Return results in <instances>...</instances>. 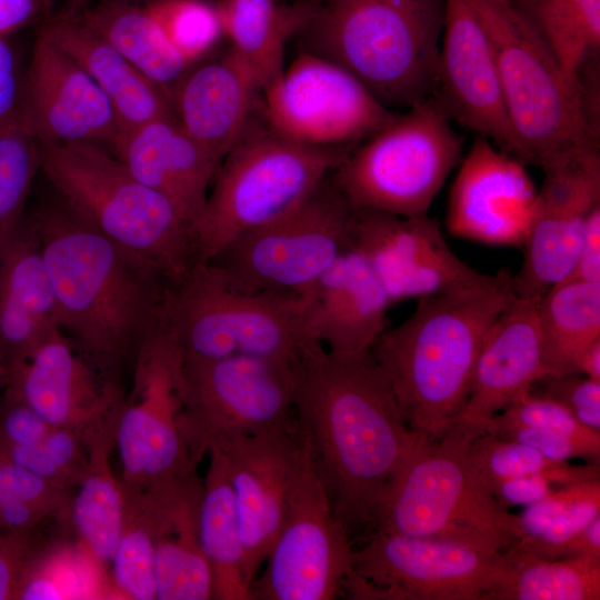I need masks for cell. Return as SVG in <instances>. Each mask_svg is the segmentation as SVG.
<instances>
[{"instance_id": "22", "label": "cell", "mask_w": 600, "mask_h": 600, "mask_svg": "<svg viewBox=\"0 0 600 600\" xmlns=\"http://www.w3.org/2000/svg\"><path fill=\"white\" fill-rule=\"evenodd\" d=\"M299 443L298 427L293 431L234 436L213 446L227 461L240 527L243 573L250 586L280 530Z\"/></svg>"}, {"instance_id": "8", "label": "cell", "mask_w": 600, "mask_h": 600, "mask_svg": "<svg viewBox=\"0 0 600 600\" xmlns=\"http://www.w3.org/2000/svg\"><path fill=\"white\" fill-rule=\"evenodd\" d=\"M356 146L312 147L273 132L259 112L220 163L193 224L198 261L301 204Z\"/></svg>"}, {"instance_id": "30", "label": "cell", "mask_w": 600, "mask_h": 600, "mask_svg": "<svg viewBox=\"0 0 600 600\" xmlns=\"http://www.w3.org/2000/svg\"><path fill=\"white\" fill-rule=\"evenodd\" d=\"M38 236L28 218L0 259V369L22 360L58 328Z\"/></svg>"}, {"instance_id": "9", "label": "cell", "mask_w": 600, "mask_h": 600, "mask_svg": "<svg viewBox=\"0 0 600 600\" xmlns=\"http://www.w3.org/2000/svg\"><path fill=\"white\" fill-rule=\"evenodd\" d=\"M309 296L236 290L209 261L169 287L161 322L184 357L262 356L292 360L312 340Z\"/></svg>"}, {"instance_id": "41", "label": "cell", "mask_w": 600, "mask_h": 600, "mask_svg": "<svg viewBox=\"0 0 600 600\" xmlns=\"http://www.w3.org/2000/svg\"><path fill=\"white\" fill-rule=\"evenodd\" d=\"M110 566L112 599H156L154 551L150 523L141 503L127 494L122 530Z\"/></svg>"}, {"instance_id": "52", "label": "cell", "mask_w": 600, "mask_h": 600, "mask_svg": "<svg viewBox=\"0 0 600 600\" xmlns=\"http://www.w3.org/2000/svg\"><path fill=\"white\" fill-rule=\"evenodd\" d=\"M23 82L12 48L0 38V128L23 122Z\"/></svg>"}, {"instance_id": "18", "label": "cell", "mask_w": 600, "mask_h": 600, "mask_svg": "<svg viewBox=\"0 0 600 600\" xmlns=\"http://www.w3.org/2000/svg\"><path fill=\"white\" fill-rule=\"evenodd\" d=\"M431 99L450 121L477 132L524 163L506 108L491 42L469 0H444Z\"/></svg>"}, {"instance_id": "31", "label": "cell", "mask_w": 600, "mask_h": 600, "mask_svg": "<svg viewBox=\"0 0 600 600\" xmlns=\"http://www.w3.org/2000/svg\"><path fill=\"white\" fill-rule=\"evenodd\" d=\"M118 412L84 431L88 462L67 508L78 542L103 567L111 561L123 524V487L110 462Z\"/></svg>"}, {"instance_id": "54", "label": "cell", "mask_w": 600, "mask_h": 600, "mask_svg": "<svg viewBox=\"0 0 600 600\" xmlns=\"http://www.w3.org/2000/svg\"><path fill=\"white\" fill-rule=\"evenodd\" d=\"M568 280L600 282V204L588 216L578 259Z\"/></svg>"}, {"instance_id": "14", "label": "cell", "mask_w": 600, "mask_h": 600, "mask_svg": "<svg viewBox=\"0 0 600 600\" xmlns=\"http://www.w3.org/2000/svg\"><path fill=\"white\" fill-rule=\"evenodd\" d=\"M352 554L300 431L282 523L263 573L251 582V600L336 599L353 570Z\"/></svg>"}, {"instance_id": "35", "label": "cell", "mask_w": 600, "mask_h": 600, "mask_svg": "<svg viewBox=\"0 0 600 600\" xmlns=\"http://www.w3.org/2000/svg\"><path fill=\"white\" fill-rule=\"evenodd\" d=\"M537 319L548 376L579 374L582 353L600 339V282L556 286L538 301Z\"/></svg>"}, {"instance_id": "2", "label": "cell", "mask_w": 600, "mask_h": 600, "mask_svg": "<svg viewBox=\"0 0 600 600\" xmlns=\"http://www.w3.org/2000/svg\"><path fill=\"white\" fill-rule=\"evenodd\" d=\"M28 218L39 239L59 328L93 364L111 368L157 323L172 283L64 202Z\"/></svg>"}, {"instance_id": "51", "label": "cell", "mask_w": 600, "mask_h": 600, "mask_svg": "<svg viewBox=\"0 0 600 600\" xmlns=\"http://www.w3.org/2000/svg\"><path fill=\"white\" fill-rule=\"evenodd\" d=\"M38 546L34 531L0 530V600H14L22 572Z\"/></svg>"}, {"instance_id": "7", "label": "cell", "mask_w": 600, "mask_h": 600, "mask_svg": "<svg viewBox=\"0 0 600 600\" xmlns=\"http://www.w3.org/2000/svg\"><path fill=\"white\" fill-rule=\"evenodd\" d=\"M482 432L457 421L440 438L426 439L377 511L374 531L447 539L488 552L517 543L516 514L498 504L469 461L470 444Z\"/></svg>"}, {"instance_id": "32", "label": "cell", "mask_w": 600, "mask_h": 600, "mask_svg": "<svg viewBox=\"0 0 600 600\" xmlns=\"http://www.w3.org/2000/svg\"><path fill=\"white\" fill-rule=\"evenodd\" d=\"M229 48L251 69L261 90L284 69L287 41L302 28L311 4L282 0H212Z\"/></svg>"}, {"instance_id": "36", "label": "cell", "mask_w": 600, "mask_h": 600, "mask_svg": "<svg viewBox=\"0 0 600 600\" xmlns=\"http://www.w3.org/2000/svg\"><path fill=\"white\" fill-rule=\"evenodd\" d=\"M600 559L540 558L518 544L501 552L484 600H599Z\"/></svg>"}, {"instance_id": "21", "label": "cell", "mask_w": 600, "mask_h": 600, "mask_svg": "<svg viewBox=\"0 0 600 600\" xmlns=\"http://www.w3.org/2000/svg\"><path fill=\"white\" fill-rule=\"evenodd\" d=\"M96 368L58 327L3 372L4 387L51 427L84 432L116 412L122 401L111 379Z\"/></svg>"}, {"instance_id": "5", "label": "cell", "mask_w": 600, "mask_h": 600, "mask_svg": "<svg viewBox=\"0 0 600 600\" xmlns=\"http://www.w3.org/2000/svg\"><path fill=\"white\" fill-rule=\"evenodd\" d=\"M37 143L40 170L62 201L108 238L154 266L172 284L198 262L190 220L107 148Z\"/></svg>"}, {"instance_id": "45", "label": "cell", "mask_w": 600, "mask_h": 600, "mask_svg": "<svg viewBox=\"0 0 600 600\" xmlns=\"http://www.w3.org/2000/svg\"><path fill=\"white\" fill-rule=\"evenodd\" d=\"M599 514L600 480L571 503L542 533L516 544L540 558L559 559L566 543Z\"/></svg>"}, {"instance_id": "13", "label": "cell", "mask_w": 600, "mask_h": 600, "mask_svg": "<svg viewBox=\"0 0 600 600\" xmlns=\"http://www.w3.org/2000/svg\"><path fill=\"white\" fill-rule=\"evenodd\" d=\"M290 361L182 354V428L198 463L211 447L234 436L298 429Z\"/></svg>"}, {"instance_id": "57", "label": "cell", "mask_w": 600, "mask_h": 600, "mask_svg": "<svg viewBox=\"0 0 600 600\" xmlns=\"http://www.w3.org/2000/svg\"><path fill=\"white\" fill-rule=\"evenodd\" d=\"M579 374L600 381V339L592 342L579 361Z\"/></svg>"}, {"instance_id": "17", "label": "cell", "mask_w": 600, "mask_h": 600, "mask_svg": "<svg viewBox=\"0 0 600 600\" xmlns=\"http://www.w3.org/2000/svg\"><path fill=\"white\" fill-rule=\"evenodd\" d=\"M500 557L452 540L374 531L353 550L352 568L390 599L484 600Z\"/></svg>"}, {"instance_id": "23", "label": "cell", "mask_w": 600, "mask_h": 600, "mask_svg": "<svg viewBox=\"0 0 600 600\" xmlns=\"http://www.w3.org/2000/svg\"><path fill=\"white\" fill-rule=\"evenodd\" d=\"M261 87L229 47L219 57L193 64L170 93L186 132L220 166L260 102Z\"/></svg>"}, {"instance_id": "24", "label": "cell", "mask_w": 600, "mask_h": 600, "mask_svg": "<svg viewBox=\"0 0 600 600\" xmlns=\"http://www.w3.org/2000/svg\"><path fill=\"white\" fill-rule=\"evenodd\" d=\"M538 301L516 297L491 323L458 421L483 431L489 418L531 392L534 384L548 376L538 329Z\"/></svg>"}, {"instance_id": "28", "label": "cell", "mask_w": 600, "mask_h": 600, "mask_svg": "<svg viewBox=\"0 0 600 600\" xmlns=\"http://www.w3.org/2000/svg\"><path fill=\"white\" fill-rule=\"evenodd\" d=\"M600 204L567 179L543 181L523 248L521 267L512 276L517 298L540 300L571 276L591 210Z\"/></svg>"}, {"instance_id": "16", "label": "cell", "mask_w": 600, "mask_h": 600, "mask_svg": "<svg viewBox=\"0 0 600 600\" xmlns=\"http://www.w3.org/2000/svg\"><path fill=\"white\" fill-rule=\"evenodd\" d=\"M369 263L392 304L481 284V273L449 248L437 220L352 208L349 244Z\"/></svg>"}, {"instance_id": "11", "label": "cell", "mask_w": 600, "mask_h": 600, "mask_svg": "<svg viewBox=\"0 0 600 600\" xmlns=\"http://www.w3.org/2000/svg\"><path fill=\"white\" fill-rule=\"evenodd\" d=\"M352 208L330 173L297 208L241 234L209 262L236 290L308 296L348 249Z\"/></svg>"}, {"instance_id": "37", "label": "cell", "mask_w": 600, "mask_h": 600, "mask_svg": "<svg viewBox=\"0 0 600 600\" xmlns=\"http://www.w3.org/2000/svg\"><path fill=\"white\" fill-rule=\"evenodd\" d=\"M112 599L104 567L79 542L38 548L28 561L14 600Z\"/></svg>"}, {"instance_id": "1", "label": "cell", "mask_w": 600, "mask_h": 600, "mask_svg": "<svg viewBox=\"0 0 600 600\" xmlns=\"http://www.w3.org/2000/svg\"><path fill=\"white\" fill-rule=\"evenodd\" d=\"M290 364L298 427L351 537L372 527L400 470L428 438L409 428L370 350L336 354L310 340Z\"/></svg>"}, {"instance_id": "44", "label": "cell", "mask_w": 600, "mask_h": 600, "mask_svg": "<svg viewBox=\"0 0 600 600\" xmlns=\"http://www.w3.org/2000/svg\"><path fill=\"white\" fill-rule=\"evenodd\" d=\"M497 420L558 432L600 451V432L581 424L560 403L529 392L501 412Z\"/></svg>"}, {"instance_id": "53", "label": "cell", "mask_w": 600, "mask_h": 600, "mask_svg": "<svg viewBox=\"0 0 600 600\" xmlns=\"http://www.w3.org/2000/svg\"><path fill=\"white\" fill-rule=\"evenodd\" d=\"M487 488L498 504L507 511L511 507L536 503L554 490L553 483L544 474L507 478L491 482Z\"/></svg>"}, {"instance_id": "55", "label": "cell", "mask_w": 600, "mask_h": 600, "mask_svg": "<svg viewBox=\"0 0 600 600\" xmlns=\"http://www.w3.org/2000/svg\"><path fill=\"white\" fill-rule=\"evenodd\" d=\"M40 7V0H0V38L31 23Z\"/></svg>"}, {"instance_id": "3", "label": "cell", "mask_w": 600, "mask_h": 600, "mask_svg": "<svg viewBox=\"0 0 600 600\" xmlns=\"http://www.w3.org/2000/svg\"><path fill=\"white\" fill-rule=\"evenodd\" d=\"M514 298L512 274L501 270L481 284L418 299L408 319L378 337L370 351L412 431L433 440L458 421L486 333Z\"/></svg>"}, {"instance_id": "4", "label": "cell", "mask_w": 600, "mask_h": 600, "mask_svg": "<svg viewBox=\"0 0 600 600\" xmlns=\"http://www.w3.org/2000/svg\"><path fill=\"white\" fill-rule=\"evenodd\" d=\"M444 0H319L300 49L351 73L386 108L432 98Z\"/></svg>"}, {"instance_id": "48", "label": "cell", "mask_w": 600, "mask_h": 600, "mask_svg": "<svg viewBox=\"0 0 600 600\" xmlns=\"http://www.w3.org/2000/svg\"><path fill=\"white\" fill-rule=\"evenodd\" d=\"M51 428L16 392L3 388L0 394V450L31 446Z\"/></svg>"}, {"instance_id": "6", "label": "cell", "mask_w": 600, "mask_h": 600, "mask_svg": "<svg viewBox=\"0 0 600 600\" xmlns=\"http://www.w3.org/2000/svg\"><path fill=\"white\" fill-rule=\"evenodd\" d=\"M469 1L491 42L524 163L544 171L597 148L583 89L564 77L532 18L514 0Z\"/></svg>"}, {"instance_id": "39", "label": "cell", "mask_w": 600, "mask_h": 600, "mask_svg": "<svg viewBox=\"0 0 600 600\" xmlns=\"http://www.w3.org/2000/svg\"><path fill=\"white\" fill-rule=\"evenodd\" d=\"M468 457L486 487L502 479L530 474H544L559 487L600 479L599 462L576 466L551 460L526 444L488 432L473 439Z\"/></svg>"}, {"instance_id": "56", "label": "cell", "mask_w": 600, "mask_h": 600, "mask_svg": "<svg viewBox=\"0 0 600 600\" xmlns=\"http://www.w3.org/2000/svg\"><path fill=\"white\" fill-rule=\"evenodd\" d=\"M564 557L600 559V514L566 543L560 554Z\"/></svg>"}, {"instance_id": "43", "label": "cell", "mask_w": 600, "mask_h": 600, "mask_svg": "<svg viewBox=\"0 0 600 600\" xmlns=\"http://www.w3.org/2000/svg\"><path fill=\"white\" fill-rule=\"evenodd\" d=\"M0 456L53 487L73 492L88 462L84 432L52 427L38 442L0 450Z\"/></svg>"}, {"instance_id": "12", "label": "cell", "mask_w": 600, "mask_h": 600, "mask_svg": "<svg viewBox=\"0 0 600 600\" xmlns=\"http://www.w3.org/2000/svg\"><path fill=\"white\" fill-rule=\"evenodd\" d=\"M182 351L159 319L138 343L114 442L126 493L157 491L197 473L182 428Z\"/></svg>"}, {"instance_id": "27", "label": "cell", "mask_w": 600, "mask_h": 600, "mask_svg": "<svg viewBox=\"0 0 600 600\" xmlns=\"http://www.w3.org/2000/svg\"><path fill=\"white\" fill-rule=\"evenodd\" d=\"M110 151L138 180L171 200L193 228L219 163L186 132L176 116L122 131Z\"/></svg>"}, {"instance_id": "60", "label": "cell", "mask_w": 600, "mask_h": 600, "mask_svg": "<svg viewBox=\"0 0 600 600\" xmlns=\"http://www.w3.org/2000/svg\"><path fill=\"white\" fill-rule=\"evenodd\" d=\"M76 8L82 7L86 0H69Z\"/></svg>"}, {"instance_id": "47", "label": "cell", "mask_w": 600, "mask_h": 600, "mask_svg": "<svg viewBox=\"0 0 600 600\" xmlns=\"http://www.w3.org/2000/svg\"><path fill=\"white\" fill-rule=\"evenodd\" d=\"M533 388L539 392H531L560 403L581 424L600 432V381L580 374L546 376Z\"/></svg>"}, {"instance_id": "10", "label": "cell", "mask_w": 600, "mask_h": 600, "mask_svg": "<svg viewBox=\"0 0 600 600\" xmlns=\"http://www.w3.org/2000/svg\"><path fill=\"white\" fill-rule=\"evenodd\" d=\"M462 140L438 104L417 103L357 144L331 172L354 208L403 217L428 214L460 161Z\"/></svg>"}, {"instance_id": "19", "label": "cell", "mask_w": 600, "mask_h": 600, "mask_svg": "<svg viewBox=\"0 0 600 600\" xmlns=\"http://www.w3.org/2000/svg\"><path fill=\"white\" fill-rule=\"evenodd\" d=\"M537 192L523 162L479 137L453 180L447 228L462 239L522 247L532 221Z\"/></svg>"}, {"instance_id": "20", "label": "cell", "mask_w": 600, "mask_h": 600, "mask_svg": "<svg viewBox=\"0 0 600 600\" xmlns=\"http://www.w3.org/2000/svg\"><path fill=\"white\" fill-rule=\"evenodd\" d=\"M23 123L37 141L112 147L118 117L90 76L42 30L23 82Z\"/></svg>"}, {"instance_id": "59", "label": "cell", "mask_w": 600, "mask_h": 600, "mask_svg": "<svg viewBox=\"0 0 600 600\" xmlns=\"http://www.w3.org/2000/svg\"><path fill=\"white\" fill-rule=\"evenodd\" d=\"M122 1H128V2L138 3V4L139 3L147 4V3L156 1V0H122Z\"/></svg>"}, {"instance_id": "49", "label": "cell", "mask_w": 600, "mask_h": 600, "mask_svg": "<svg viewBox=\"0 0 600 600\" xmlns=\"http://www.w3.org/2000/svg\"><path fill=\"white\" fill-rule=\"evenodd\" d=\"M599 480L592 479L559 487L538 502L524 507L520 514H516L517 542L532 539L542 533L571 503L588 492Z\"/></svg>"}, {"instance_id": "50", "label": "cell", "mask_w": 600, "mask_h": 600, "mask_svg": "<svg viewBox=\"0 0 600 600\" xmlns=\"http://www.w3.org/2000/svg\"><path fill=\"white\" fill-rule=\"evenodd\" d=\"M72 492L53 487L0 456V506L10 499L50 501L68 506Z\"/></svg>"}, {"instance_id": "40", "label": "cell", "mask_w": 600, "mask_h": 600, "mask_svg": "<svg viewBox=\"0 0 600 600\" xmlns=\"http://www.w3.org/2000/svg\"><path fill=\"white\" fill-rule=\"evenodd\" d=\"M39 169L38 143L26 124L0 128V259L23 226Z\"/></svg>"}, {"instance_id": "46", "label": "cell", "mask_w": 600, "mask_h": 600, "mask_svg": "<svg viewBox=\"0 0 600 600\" xmlns=\"http://www.w3.org/2000/svg\"><path fill=\"white\" fill-rule=\"evenodd\" d=\"M483 431L526 444L556 461L573 458L599 462L600 451L564 434L517 423L502 422L494 417L483 423Z\"/></svg>"}, {"instance_id": "15", "label": "cell", "mask_w": 600, "mask_h": 600, "mask_svg": "<svg viewBox=\"0 0 600 600\" xmlns=\"http://www.w3.org/2000/svg\"><path fill=\"white\" fill-rule=\"evenodd\" d=\"M259 112L277 134L312 147L357 146L397 113L347 70L301 49L261 90Z\"/></svg>"}, {"instance_id": "38", "label": "cell", "mask_w": 600, "mask_h": 600, "mask_svg": "<svg viewBox=\"0 0 600 600\" xmlns=\"http://www.w3.org/2000/svg\"><path fill=\"white\" fill-rule=\"evenodd\" d=\"M532 7V20L564 77L582 89V66L600 44V0H536Z\"/></svg>"}, {"instance_id": "34", "label": "cell", "mask_w": 600, "mask_h": 600, "mask_svg": "<svg viewBox=\"0 0 600 600\" xmlns=\"http://www.w3.org/2000/svg\"><path fill=\"white\" fill-rule=\"evenodd\" d=\"M80 14L92 30L169 97L192 67L171 46L142 4L100 0L97 6L81 10Z\"/></svg>"}, {"instance_id": "26", "label": "cell", "mask_w": 600, "mask_h": 600, "mask_svg": "<svg viewBox=\"0 0 600 600\" xmlns=\"http://www.w3.org/2000/svg\"><path fill=\"white\" fill-rule=\"evenodd\" d=\"M202 480L192 474L167 488L136 498L152 533L157 600H208L212 572L199 537Z\"/></svg>"}, {"instance_id": "58", "label": "cell", "mask_w": 600, "mask_h": 600, "mask_svg": "<svg viewBox=\"0 0 600 600\" xmlns=\"http://www.w3.org/2000/svg\"><path fill=\"white\" fill-rule=\"evenodd\" d=\"M288 1V3H303V4H313L319 0H283V2Z\"/></svg>"}, {"instance_id": "61", "label": "cell", "mask_w": 600, "mask_h": 600, "mask_svg": "<svg viewBox=\"0 0 600 600\" xmlns=\"http://www.w3.org/2000/svg\"><path fill=\"white\" fill-rule=\"evenodd\" d=\"M3 388H4V378H3V373H2V371L0 369V394H1L2 390H3Z\"/></svg>"}, {"instance_id": "42", "label": "cell", "mask_w": 600, "mask_h": 600, "mask_svg": "<svg viewBox=\"0 0 600 600\" xmlns=\"http://www.w3.org/2000/svg\"><path fill=\"white\" fill-rule=\"evenodd\" d=\"M142 6L191 66L209 57L226 39L212 0H156Z\"/></svg>"}, {"instance_id": "33", "label": "cell", "mask_w": 600, "mask_h": 600, "mask_svg": "<svg viewBox=\"0 0 600 600\" xmlns=\"http://www.w3.org/2000/svg\"><path fill=\"white\" fill-rule=\"evenodd\" d=\"M202 479L199 537L212 572L217 600H251L243 573V556L234 494L226 458L212 447Z\"/></svg>"}, {"instance_id": "29", "label": "cell", "mask_w": 600, "mask_h": 600, "mask_svg": "<svg viewBox=\"0 0 600 600\" xmlns=\"http://www.w3.org/2000/svg\"><path fill=\"white\" fill-rule=\"evenodd\" d=\"M40 30L96 82L111 103L122 131L174 116L168 93L92 30L80 12L57 16Z\"/></svg>"}, {"instance_id": "25", "label": "cell", "mask_w": 600, "mask_h": 600, "mask_svg": "<svg viewBox=\"0 0 600 600\" xmlns=\"http://www.w3.org/2000/svg\"><path fill=\"white\" fill-rule=\"evenodd\" d=\"M308 296L307 332L332 353L369 351L387 329L392 302L367 260L351 248L339 256Z\"/></svg>"}, {"instance_id": "62", "label": "cell", "mask_w": 600, "mask_h": 600, "mask_svg": "<svg viewBox=\"0 0 600 600\" xmlns=\"http://www.w3.org/2000/svg\"><path fill=\"white\" fill-rule=\"evenodd\" d=\"M522 1H524V0H522ZM526 1L529 2L532 6L536 0H526Z\"/></svg>"}]
</instances>
